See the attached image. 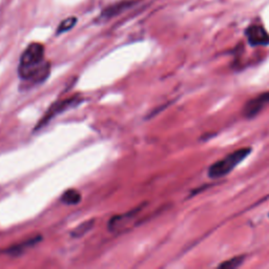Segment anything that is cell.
Masks as SVG:
<instances>
[{"instance_id":"8992f818","label":"cell","mask_w":269,"mask_h":269,"mask_svg":"<svg viewBox=\"0 0 269 269\" xmlns=\"http://www.w3.org/2000/svg\"><path fill=\"white\" fill-rule=\"evenodd\" d=\"M137 2H138V0H121V1L113 3L111 5L106 6L104 9H102L100 17L104 19V20H107V19H111L113 17L120 15L129 7L134 6Z\"/></svg>"},{"instance_id":"277c9868","label":"cell","mask_w":269,"mask_h":269,"mask_svg":"<svg viewBox=\"0 0 269 269\" xmlns=\"http://www.w3.org/2000/svg\"><path fill=\"white\" fill-rule=\"evenodd\" d=\"M245 36L249 44L253 46L269 45V33L261 24L249 25L245 31Z\"/></svg>"},{"instance_id":"6da1fadb","label":"cell","mask_w":269,"mask_h":269,"mask_svg":"<svg viewBox=\"0 0 269 269\" xmlns=\"http://www.w3.org/2000/svg\"><path fill=\"white\" fill-rule=\"evenodd\" d=\"M43 44L33 42L24 49L20 57L18 74L27 85L44 82L51 73V63L44 60Z\"/></svg>"},{"instance_id":"ba28073f","label":"cell","mask_w":269,"mask_h":269,"mask_svg":"<svg viewBox=\"0 0 269 269\" xmlns=\"http://www.w3.org/2000/svg\"><path fill=\"white\" fill-rule=\"evenodd\" d=\"M142 206H139L137 207L136 209H133V211H131L129 213L125 214V215H120V216H116V217H113L111 219V221H109L108 223V228L111 229V231H114V229L117 228V226L119 224H121L123 222H126L127 220H129V219H131L132 217H134L138 212H140V209H141Z\"/></svg>"},{"instance_id":"7a4b0ae2","label":"cell","mask_w":269,"mask_h":269,"mask_svg":"<svg viewBox=\"0 0 269 269\" xmlns=\"http://www.w3.org/2000/svg\"><path fill=\"white\" fill-rule=\"evenodd\" d=\"M252 151V147H242L237 149V151H234L231 154H228L226 157L221 159V160H218L217 162L209 166L207 173L208 177L212 179H217L223 178L226 175L231 174L239 164H241L245 159L251 155Z\"/></svg>"},{"instance_id":"52a82bcc","label":"cell","mask_w":269,"mask_h":269,"mask_svg":"<svg viewBox=\"0 0 269 269\" xmlns=\"http://www.w3.org/2000/svg\"><path fill=\"white\" fill-rule=\"evenodd\" d=\"M41 240H42V237L40 235H38V236L33 237L31 239H27V240H25V241H23L21 243L16 244L14 246H11V247L4 249L3 254L8 255V256H12V257L20 256V255L24 254L27 251V249L32 248L35 245H37Z\"/></svg>"},{"instance_id":"3957f363","label":"cell","mask_w":269,"mask_h":269,"mask_svg":"<svg viewBox=\"0 0 269 269\" xmlns=\"http://www.w3.org/2000/svg\"><path fill=\"white\" fill-rule=\"evenodd\" d=\"M82 102V99L80 96H73L69 97L67 99H63V100L57 101L55 102L51 107L48 108V111L46 112V114L42 117V119L40 120V122L37 123L35 129H40L41 127L45 126L49 121L54 119L56 116L62 114L63 112L67 111L68 108H73L77 105H79Z\"/></svg>"},{"instance_id":"5b68a950","label":"cell","mask_w":269,"mask_h":269,"mask_svg":"<svg viewBox=\"0 0 269 269\" xmlns=\"http://www.w3.org/2000/svg\"><path fill=\"white\" fill-rule=\"evenodd\" d=\"M267 105H269V92H264L251 99L245 104L243 108V116L247 119H252L260 114Z\"/></svg>"},{"instance_id":"8fae6325","label":"cell","mask_w":269,"mask_h":269,"mask_svg":"<svg viewBox=\"0 0 269 269\" xmlns=\"http://www.w3.org/2000/svg\"><path fill=\"white\" fill-rule=\"evenodd\" d=\"M77 23V18L76 17H67L60 22V24L58 25L56 34L60 35L63 33L68 32L69 29H72Z\"/></svg>"},{"instance_id":"9c48e42d","label":"cell","mask_w":269,"mask_h":269,"mask_svg":"<svg viewBox=\"0 0 269 269\" xmlns=\"http://www.w3.org/2000/svg\"><path fill=\"white\" fill-rule=\"evenodd\" d=\"M80 201L81 194L76 189H68L61 197V202L66 205H76Z\"/></svg>"},{"instance_id":"30bf717a","label":"cell","mask_w":269,"mask_h":269,"mask_svg":"<svg viewBox=\"0 0 269 269\" xmlns=\"http://www.w3.org/2000/svg\"><path fill=\"white\" fill-rule=\"evenodd\" d=\"M94 225H95V220H94V219H93V220L85 221L82 224L78 225L74 229V231L71 233V236L73 238H81L85 234H87L89 231H92V228L94 227Z\"/></svg>"},{"instance_id":"7c38bea8","label":"cell","mask_w":269,"mask_h":269,"mask_svg":"<svg viewBox=\"0 0 269 269\" xmlns=\"http://www.w3.org/2000/svg\"><path fill=\"white\" fill-rule=\"evenodd\" d=\"M244 259H245L244 256H237V257L229 259V260L224 261L223 263L219 265V267L227 268V269H235V268H238L242 265V263L244 262Z\"/></svg>"}]
</instances>
